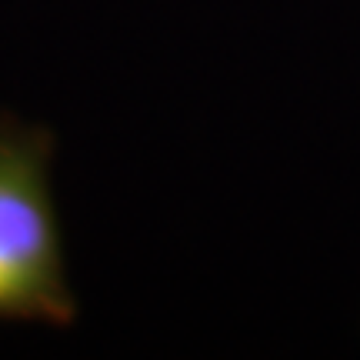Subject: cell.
I'll return each instance as SVG.
<instances>
[{
  "mask_svg": "<svg viewBox=\"0 0 360 360\" xmlns=\"http://www.w3.org/2000/svg\"><path fill=\"white\" fill-rule=\"evenodd\" d=\"M53 137L0 114V321L70 327L77 304L51 193Z\"/></svg>",
  "mask_w": 360,
  "mask_h": 360,
  "instance_id": "cell-1",
  "label": "cell"
}]
</instances>
